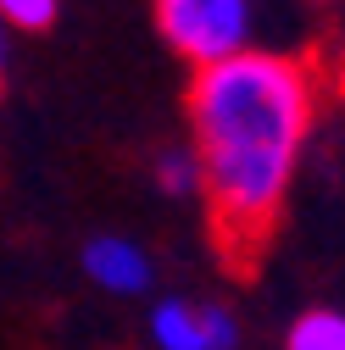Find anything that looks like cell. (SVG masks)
<instances>
[{
	"mask_svg": "<svg viewBox=\"0 0 345 350\" xmlns=\"http://www.w3.org/2000/svg\"><path fill=\"white\" fill-rule=\"evenodd\" d=\"M318 122V72L251 45L190 78V156L229 256H251L279 223Z\"/></svg>",
	"mask_w": 345,
	"mask_h": 350,
	"instance_id": "obj_1",
	"label": "cell"
},
{
	"mask_svg": "<svg viewBox=\"0 0 345 350\" xmlns=\"http://www.w3.org/2000/svg\"><path fill=\"white\" fill-rule=\"evenodd\" d=\"M156 28L190 67L229 62L256 45V0H151Z\"/></svg>",
	"mask_w": 345,
	"mask_h": 350,
	"instance_id": "obj_2",
	"label": "cell"
},
{
	"mask_svg": "<svg viewBox=\"0 0 345 350\" xmlns=\"http://www.w3.org/2000/svg\"><path fill=\"white\" fill-rule=\"evenodd\" d=\"M151 345L156 350H240V323L229 306L195 300V295H167L151 306Z\"/></svg>",
	"mask_w": 345,
	"mask_h": 350,
	"instance_id": "obj_3",
	"label": "cell"
},
{
	"mask_svg": "<svg viewBox=\"0 0 345 350\" xmlns=\"http://www.w3.org/2000/svg\"><path fill=\"white\" fill-rule=\"evenodd\" d=\"M84 278L106 295H117V300H134V295H151L156 261L128 234H90L84 239Z\"/></svg>",
	"mask_w": 345,
	"mask_h": 350,
	"instance_id": "obj_4",
	"label": "cell"
},
{
	"mask_svg": "<svg viewBox=\"0 0 345 350\" xmlns=\"http://www.w3.org/2000/svg\"><path fill=\"white\" fill-rule=\"evenodd\" d=\"M284 350H345V312H329V306H318V312H301Z\"/></svg>",
	"mask_w": 345,
	"mask_h": 350,
	"instance_id": "obj_5",
	"label": "cell"
},
{
	"mask_svg": "<svg viewBox=\"0 0 345 350\" xmlns=\"http://www.w3.org/2000/svg\"><path fill=\"white\" fill-rule=\"evenodd\" d=\"M156 189H162V195H172V200H190V195H201V167H195L190 145H179V150L156 156Z\"/></svg>",
	"mask_w": 345,
	"mask_h": 350,
	"instance_id": "obj_6",
	"label": "cell"
},
{
	"mask_svg": "<svg viewBox=\"0 0 345 350\" xmlns=\"http://www.w3.org/2000/svg\"><path fill=\"white\" fill-rule=\"evenodd\" d=\"M62 12V0H0V23H6L12 33H39L51 28Z\"/></svg>",
	"mask_w": 345,
	"mask_h": 350,
	"instance_id": "obj_7",
	"label": "cell"
},
{
	"mask_svg": "<svg viewBox=\"0 0 345 350\" xmlns=\"http://www.w3.org/2000/svg\"><path fill=\"white\" fill-rule=\"evenodd\" d=\"M6 67H12V28L0 23V83H6Z\"/></svg>",
	"mask_w": 345,
	"mask_h": 350,
	"instance_id": "obj_8",
	"label": "cell"
},
{
	"mask_svg": "<svg viewBox=\"0 0 345 350\" xmlns=\"http://www.w3.org/2000/svg\"><path fill=\"white\" fill-rule=\"evenodd\" d=\"M334 90H340V100H345V45H340V56H334Z\"/></svg>",
	"mask_w": 345,
	"mask_h": 350,
	"instance_id": "obj_9",
	"label": "cell"
}]
</instances>
